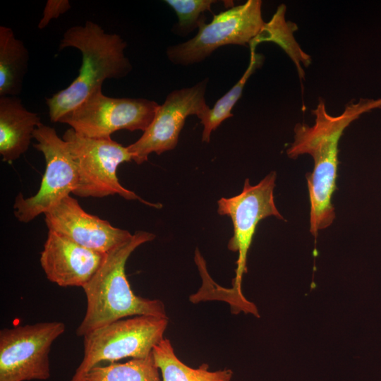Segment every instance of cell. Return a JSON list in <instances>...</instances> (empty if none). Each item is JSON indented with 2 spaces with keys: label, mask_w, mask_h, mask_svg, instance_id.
I'll return each instance as SVG.
<instances>
[{
  "label": "cell",
  "mask_w": 381,
  "mask_h": 381,
  "mask_svg": "<svg viewBox=\"0 0 381 381\" xmlns=\"http://www.w3.org/2000/svg\"><path fill=\"white\" fill-rule=\"evenodd\" d=\"M29 53L11 28L0 26V97L21 92L28 66Z\"/></svg>",
  "instance_id": "9a60e30c"
},
{
  "label": "cell",
  "mask_w": 381,
  "mask_h": 381,
  "mask_svg": "<svg viewBox=\"0 0 381 381\" xmlns=\"http://www.w3.org/2000/svg\"><path fill=\"white\" fill-rule=\"evenodd\" d=\"M381 107V98H361L347 104L339 115L329 114L324 101L320 98L312 109L315 122L296 124L294 141L286 155L296 159L303 154L310 155L314 162L313 171L306 174L310 201V231L316 238L318 231L329 226L335 211L332 202L337 189L339 142L344 130L362 114Z\"/></svg>",
  "instance_id": "6da1fadb"
},
{
  "label": "cell",
  "mask_w": 381,
  "mask_h": 381,
  "mask_svg": "<svg viewBox=\"0 0 381 381\" xmlns=\"http://www.w3.org/2000/svg\"><path fill=\"white\" fill-rule=\"evenodd\" d=\"M36 113L25 109L16 96L0 97V154L13 162L28 149L35 129L41 124Z\"/></svg>",
  "instance_id": "5bb4252c"
},
{
  "label": "cell",
  "mask_w": 381,
  "mask_h": 381,
  "mask_svg": "<svg viewBox=\"0 0 381 381\" xmlns=\"http://www.w3.org/2000/svg\"><path fill=\"white\" fill-rule=\"evenodd\" d=\"M265 25L262 1L248 0L214 15L209 23L206 24L202 18L198 23L197 35L186 42L168 47L167 56L172 63L178 65L198 63L222 46H250Z\"/></svg>",
  "instance_id": "52a82bcc"
},
{
  "label": "cell",
  "mask_w": 381,
  "mask_h": 381,
  "mask_svg": "<svg viewBox=\"0 0 381 381\" xmlns=\"http://www.w3.org/2000/svg\"><path fill=\"white\" fill-rule=\"evenodd\" d=\"M286 8H277L272 19L265 25L259 36L252 44L258 45L263 42H272L280 46L295 63L298 73L303 75L302 66H308L310 57L302 51L294 37L295 25L285 19Z\"/></svg>",
  "instance_id": "ac0fdd59"
},
{
  "label": "cell",
  "mask_w": 381,
  "mask_h": 381,
  "mask_svg": "<svg viewBox=\"0 0 381 381\" xmlns=\"http://www.w3.org/2000/svg\"><path fill=\"white\" fill-rule=\"evenodd\" d=\"M168 318L137 315L123 318L96 329L83 337V358L70 381H82L102 362L126 358H145L164 339Z\"/></svg>",
  "instance_id": "5b68a950"
},
{
  "label": "cell",
  "mask_w": 381,
  "mask_h": 381,
  "mask_svg": "<svg viewBox=\"0 0 381 381\" xmlns=\"http://www.w3.org/2000/svg\"><path fill=\"white\" fill-rule=\"evenodd\" d=\"M33 146L46 161L45 171L37 193L25 198L20 193L13 205L18 221L28 223L38 215L49 212L77 188L78 175L66 141L56 130L42 123L35 129Z\"/></svg>",
  "instance_id": "ba28073f"
},
{
  "label": "cell",
  "mask_w": 381,
  "mask_h": 381,
  "mask_svg": "<svg viewBox=\"0 0 381 381\" xmlns=\"http://www.w3.org/2000/svg\"><path fill=\"white\" fill-rule=\"evenodd\" d=\"M49 230L55 231L85 248L107 253L129 240L128 231L85 212L68 195L44 214Z\"/></svg>",
  "instance_id": "7c38bea8"
},
{
  "label": "cell",
  "mask_w": 381,
  "mask_h": 381,
  "mask_svg": "<svg viewBox=\"0 0 381 381\" xmlns=\"http://www.w3.org/2000/svg\"><path fill=\"white\" fill-rule=\"evenodd\" d=\"M68 0H48L43 11V16L38 23V28L43 29L49 22L71 9Z\"/></svg>",
  "instance_id": "44dd1931"
},
{
  "label": "cell",
  "mask_w": 381,
  "mask_h": 381,
  "mask_svg": "<svg viewBox=\"0 0 381 381\" xmlns=\"http://www.w3.org/2000/svg\"><path fill=\"white\" fill-rule=\"evenodd\" d=\"M152 355L161 372V381H231L233 376L230 369L210 371L207 363L198 368L186 365L176 356L168 339L164 338L155 346Z\"/></svg>",
  "instance_id": "2e32d148"
},
{
  "label": "cell",
  "mask_w": 381,
  "mask_h": 381,
  "mask_svg": "<svg viewBox=\"0 0 381 381\" xmlns=\"http://www.w3.org/2000/svg\"><path fill=\"white\" fill-rule=\"evenodd\" d=\"M155 235L137 231L126 242L115 247L106 257L92 279L83 287L87 307L75 330L78 337L114 321L137 315L168 318L163 302L134 294L127 279L125 267L131 253Z\"/></svg>",
  "instance_id": "7a4b0ae2"
},
{
  "label": "cell",
  "mask_w": 381,
  "mask_h": 381,
  "mask_svg": "<svg viewBox=\"0 0 381 381\" xmlns=\"http://www.w3.org/2000/svg\"><path fill=\"white\" fill-rule=\"evenodd\" d=\"M126 42L116 34L107 33L100 25L87 20L65 31L59 50L76 48L82 54L78 75L64 90L46 99L49 119L56 123L80 105L92 92L102 89L104 80L127 76L132 66L124 54Z\"/></svg>",
  "instance_id": "3957f363"
},
{
  "label": "cell",
  "mask_w": 381,
  "mask_h": 381,
  "mask_svg": "<svg viewBox=\"0 0 381 381\" xmlns=\"http://www.w3.org/2000/svg\"><path fill=\"white\" fill-rule=\"evenodd\" d=\"M62 138L67 143L78 171V183L74 195L103 198L118 194L126 200H138L149 206L161 207L159 204L143 200L119 183L118 167L132 160L127 147L111 139L85 137L71 128L64 133Z\"/></svg>",
  "instance_id": "8992f818"
},
{
  "label": "cell",
  "mask_w": 381,
  "mask_h": 381,
  "mask_svg": "<svg viewBox=\"0 0 381 381\" xmlns=\"http://www.w3.org/2000/svg\"><path fill=\"white\" fill-rule=\"evenodd\" d=\"M106 254L49 230L40 260L50 282L61 287L83 288L99 268Z\"/></svg>",
  "instance_id": "4fadbf2b"
},
{
  "label": "cell",
  "mask_w": 381,
  "mask_h": 381,
  "mask_svg": "<svg viewBox=\"0 0 381 381\" xmlns=\"http://www.w3.org/2000/svg\"><path fill=\"white\" fill-rule=\"evenodd\" d=\"M167 4L174 9L178 17V30L183 34L191 32L198 27L204 18V12L211 11L214 0H167Z\"/></svg>",
  "instance_id": "ffe728a7"
},
{
  "label": "cell",
  "mask_w": 381,
  "mask_h": 381,
  "mask_svg": "<svg viewBox=\"0 0 381 381\" xmlns=\"http://www.w3.org/2000/svg\"><path fill=\"white\" fill-rule=\"evenodd\" d=\"M207 79L191 87L170 92L159 107L149 127L134 143L127 147L132 160L140 164L152 152L160 155L174 149L186 118L195 115L201 121L210 109L205 93Z\"/></svg>",
  "instance_id": "8fae6325"
},
{
  "label": "cell",
  "mask_w": 381,
  "mask_h": 381,
  "mask_svg": "<svg viewBox=\"0 0 381 381\" xmlns=\"http://www.w3.org/2000/svg\"><path fill=\"white\" fill-rule=\"evenodd\" d=\"M82 381H161L153 355L92 368Z\"/></svg>",
  "instance_id": "e0dca14e"
},
{
  "label": "cell",
  "mask_w": 381,
  "mask_h": 381,
  "mask_svg": "<svg viewBox=\"0 0 381 381\" xmlns=\"http://www.w3.org/2000/svg\"><path fill=\"white\" fill-rule=\"evenodd\" d=\"M256 46H250V56L248 66L239 80L214 104L205 116L200 121L203 125L202 140L209 142L211 133L222 122L233 116L231 110L242 95L246 82L255 70L262 61V56L256 54Z\"/></svg>",
  "instance_id": "d6986e66"
},
{
  "label": "cell",
  "mask_w": 381,
  "mask_h": 381,
  "mask_svg": "<svg viewBox=\"0 0 381 381\" xmlns=\"http://www.w3.org/2000/svg\"><path fill=\"white\" fill-rule=\"evenodd\" d=\"M65 329V324L60 321L2 329L0 331V381L49 379L51 346Z\"/></svg>",
  "instance_id": "30bf717a"
},
{
  "label": "cell",
  "mask_w": 381,
  "mask_h": 381,
  "mask_svg": "<svg viewBox=\"0 0 381 381\" xmlns=\"http://www.w3.org/2000/svg\"><path fill=\"white\" fill-rule=\"evenodd\" d=\"M159 107L153 100L110 97L97 89L58 122L85 137L111 139V135L119 130L146 131Z\"/></svg>",
  "instance_id": "9c48e42d"
},
{
  "label": "cell",
  "mask_w": 381,
  "mask_h": 381,
  "mask_svg": "<svg viewBox=\"0 0 381 381\" xmlns=\"http://www.w3.org/2000/svg\"><path fill=\"white\" fill-rule=\"evenodd\" d=\"M276 177V172L272 171L253 186L246 179L241 193L231 198H222L217 201L218 213L229 217L233 223L234 234L228 243V248L238 253L232 288L224 289L229 291L224 299L227 298L231 303L234 313L242 310L255 315L258 314L255 305L243 296L241 283L243 274L247 272V255L259 222L270 216L284 219L274 202Z\"/></svg>",
  "instance_id": "277c9868"
}]
</instances>
